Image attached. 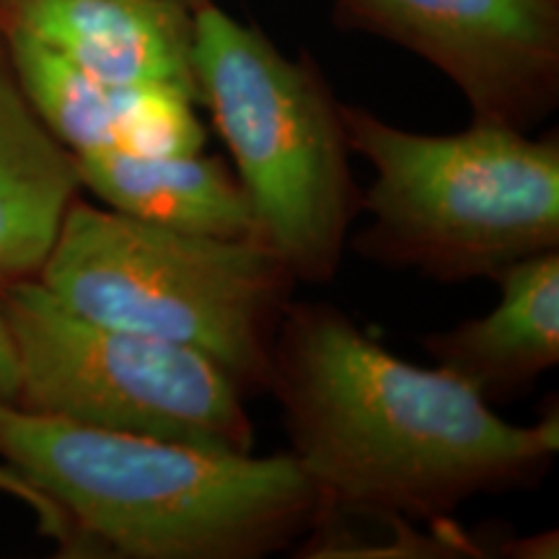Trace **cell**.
Segmentation results:
<instances>
[{
    "instance_id": "6da1fadb",
    "label": "cell",
    "mask_w": 559,
    "mask_h": 559,
    "mask_svg": "<svg viewBox=\"0 0 559 559\" xmlns=\"http://www.w3.org/2000/svg\"><path fill=\"white\" fill-rule=\"evenodd\" d=\"M267 389L321 513L445 521L536 481L559 451L557 409L508 423L466 381L396 358L326 304L285 306Z\"/></svg>"
},
{
    "instance_id": "7a4b0ae2",
    "label": "cell",
    "mask_w": 559,
    "mask_h": 559,
    "mask_svg": "<svg viewBox=\"0 0 559 559\" xmlns=\"http://www.w3.org/2000/svg\"><path fill=\"white\" fill-rule=\"evenodd\" d=\"M0 461L66 513L68 555L260 559L309 534L324 508L293 453L210 451L5 402Z\"/></svg>"
},
{
    "instance_id": "3957f363",
    "label": "cell",
    "mask_w": 559,
    "mask_h": 559,
    "mask_svg": "<svg viewBox=\"0 0 559 559\" xmlns=\"http://www.w3.org/2000/svg\"><path fill=\"white\" fill-rule=\"evenodd\" d=\"M349 151L373 166L362 194L370 226L353 249L370 262L438 283L495 280L510 264L559 249V138L495 122L451 135L394 128L340 104Z\"/></svg>"
},
{
    "instance_id": "277c9868",
    "label": "cell",
    "mask_w": 559,
    "mask_h": 559,
    "mask_svg": "<svg viewBox=\"0 0 559 559\" xmlns=\"http://www.w3.org/2000/svg\"><path fill=\"white\" fill-rule=\"evenodd\" d=\"M37 280L96 324L200 349L243 396L267 389L296 277L257 239L228 241L75 200Z\"/></svg>"
},
{
    "instance_id": "5b68a950",
    "label": "cell",
    "mask_w": 559,
    "mask_h": 559,
    "mask_svg": "<svg viewBox=\"0 0 559 559\" xmlns=\"http://www.w3.org/2000/svg\"><path fill=\"white\" fill-rule=\"evenodd\" d=\"M192 68L200 104L236 160L260 241L296 283H332L362 194L324 75L290 60L257 26L213 0L194 5Z\"/></svg>"
},
{
    "instance_id": "8992f818",
    "label": "cell",
    "mask_w": 559,
    "mask_h": 559,
    "mask_svg": "<svg viewBox=\"0 0 559 559\" xmlns=\"http://www.w3.org/2000/svg\"><path fill=\"white\" fill-rule=\"evenodd\" d=\"M19 360V407L210 451L251 453L243 391L200 349L96 324L37 277L0 280Z\"/></svg>"
},
{
    "instance_id": "52a82bcc",
    "label": "cell",
    "mask_w": 559,
    "mask_h": 559,
    "mask_svg": "<svg viewBox=\"0 0 559 559\" xmlns=\"http://www.w3.org/2000/svg\"><path fill=\"white\" fill-rule=\"evenodd\" d=\"M334 16L436 66L477 122L528 132L559 102V0H337Z\"/></svg>"
},
{
    "instance_id": "ba28073f",
    "label": "cell",
    "mask_w": 559,
    "mask_h": 559,
    "mask_svg": "<svg viewBox=\"0 0 559 559\" xmlns=\"http://www.w3.org/2000/svg\"><path fill=\"white\" fill-rule=\"evenodd\" d=\"M0 24L91 79L171 86L200 104L194 9L185 0H0Z\"/></svg>"
},
{
    "instance_id": "9c48e42d",
    "label": "cell",
    "mask_w": 559,
    "mask_h": 559,
    "mask_svg": "<svg viewBox=\"0 0 559 559\" xmlns=\"http://www.w3.org/2000/svg\"><path fill=\"white\" fill-rule=\"evenodd\" d=\"M13 66L47 130L73 153L202 151L194 99L171 86L91 79L37 39L5 29Z\"/></svg>"
},
{
    "instance_id": "30bf717a",
    "label": "cell",
    "mask_w": 559,
    "mask_h": 559,
    "mask_svg": "<svg viewBox=\"0 0 559 559\" xmlns=\"http://www.w3.org/2000/svg\"><path fill=\"white\" fill-rule=\"evenodd\" d=\"M73 160L81 187L117 213L185 234L260 241L249 194L221 156L94 151Z\"/></svg>"
},
{
    "instance_id": "8fae6325",
    "label": "cell",
    "mask_w": 559,
    "mask_h": 559,
    "mask_svg": "<svg viewBox=\"0 0 559 559\" xmlns=\"http://www.w3.org/2000/svg\"><path fill=\"white\" fill-rule=\"evenodd\" d=\"M487 317L425 337V349L487 402L513 396L559 362V249L510 264Z\"/></svg>"
},
{
    "instance_id": "7c38bea8",
    "label": "cell",
    "mask_w": 559,
    "mask_h": 559,
    "mask_svg": "<svg viewBox=\"0 0 559 559\" xmlns=\"http://www.w3.org/2000/svg\"><path fill=\"white\" fill-rule=\"evenodd\" d=\"M81 181L32 107L0 24V280L37 277Z\"/></svg>"
},
{
    "instance_id": "4fadbf2b",
    "label": "cell",
    "mask_w": 559,
    "mask_h": 559,
    "mask_svg": "<svg viewBox=\"0 0 559 559\" xmlns=\"http://www.w3.org/2000/svg\"><path fill=\"white\" fill-rule=\"evenodd\" d=\"M0 495H9V498L24 502V506L34 513V519H37L41 534L58 542L60 549H66L68 555L73 534H70V523L66 519V513H62L45 492H39L29 479L21 477L16 469H11L3 461H0Z\"/></svg>"
},
{
    "instance_id": "5bb4252c",
    "label": "cell",
    "mask_w": 559,
    "mask_h": 559,
    "mask_svg": "<svg viewBox=\"0 0 559 559\" xmlns=\"http://www.w3.org/2000/svg\"><path fill=\"white\" fill-rule=\"evenodd\" d=\"M0 402H19V360L3 313H0Z\"/></svg>"
},
{
    "instance_id": "9a60e30c",
    "label": "cell",
    "mask_w": 559,
    "mask_h": 559,
    "mask_svg": "<svg viewBox=\"0 0 559 559\" xmlns=\"http://www.w3.org/2000/svg\"><path fill=\"white\" fill-rule=\"evenodd\" d=\"M185 3H190V5H192V9H194V5H200V3H205V0H185Z\"/></svg>"
}]
</instances>
